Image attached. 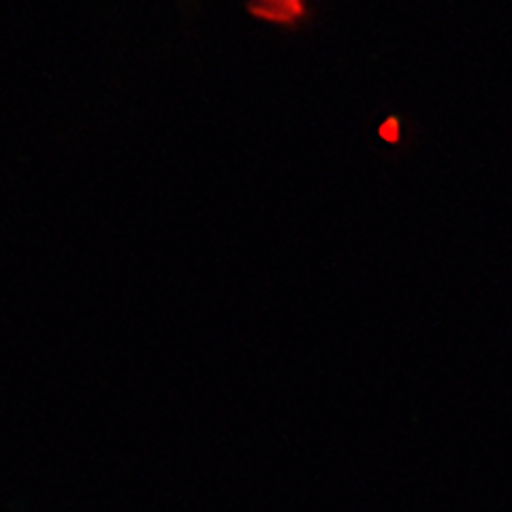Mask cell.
<instances>
[{
    "mask_svg": "<svg viewBox=\"0 0 512 512\" xmlns=\"http://www.w3.org/2000/svg\"><path fill=\"white\" fill-rule=\"evenodd\" d=\"M380 137L384 141H397L399 139V120L397 118H389L380 126Z\"/></svg>",
    "mask_w": 512,
    "mask_h": 512,
    "instance_id": "obj_2",
    "label": "cell"
},
{
    "mask_svg": "<svg viewBox=\"0 0 512 512\" xmlns=\"http://www.w3.org/2000/svg\"><path fill=\"white\" fill-rule=\"evenodd\" d=\"M248 11L256 20L284 28H295L310 15L308 0H250Z\"/></svg>",
    "mask_w": 512,
    "mask_h": 512,
    "instance_id": "obj_1",
    "label": "cell"
}]
</instances>
